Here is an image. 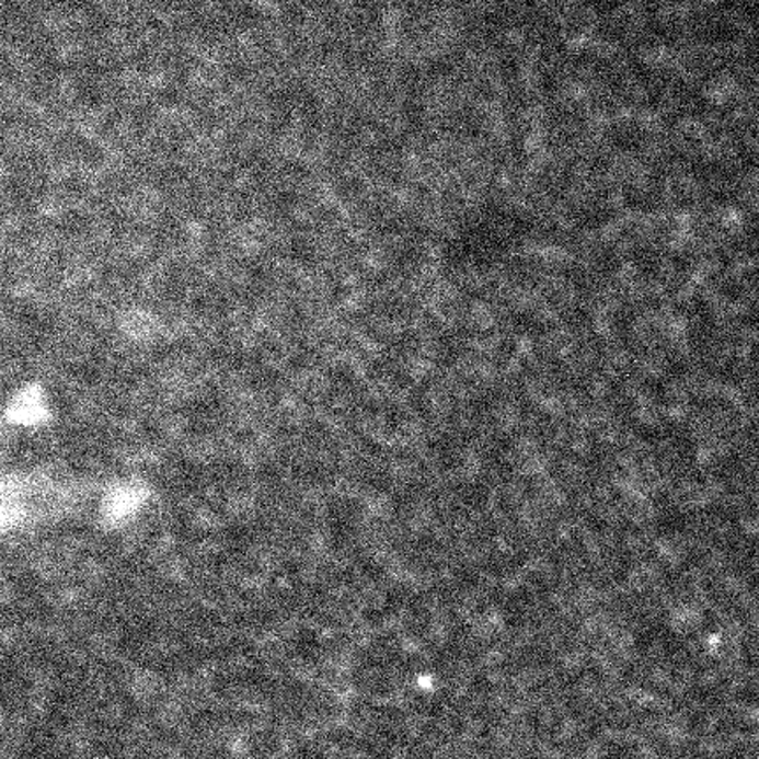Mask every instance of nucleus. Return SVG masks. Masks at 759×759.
I'll return each mask as SVG.
<instances>
[{"label":"nucleus","instance_id":"f257e3e1","mask_svg":"<svg viewBox=\"0 0 759 759\" xmlns=\"http://www.w3.org/2000/svg\"><path fill=\"white\" fill-rule=\"evenodd\" d=\"M531 231V218L517 206L484 203L453 226L445 240V263L459 273L491 272L520 252Z\"/></svg>","mask_w":759,"mask_h":759}]
</instances>
